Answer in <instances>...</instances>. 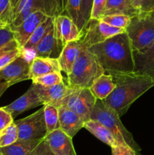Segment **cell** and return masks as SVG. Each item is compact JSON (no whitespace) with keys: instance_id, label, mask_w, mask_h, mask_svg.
Instances as JSON below:
<instances>
[{"instance_id":"1","label":"cell","mask_w":154,"mask_h":155,"mask_svg":"<svg viewBox=\"0 0 154 155\" xmlns=\"http://www.w3.org/2000/svg\"><path fill=\"white\" fill-rule=\"evenodd\" d=\"M88 49L96 56L105 74L134 72L133 49L125 31Z\"/></svg>"},{"instance_id":"2","label":"cell","mask_w":154,"mask_h":155,"mask_svg":"<svg viewBox=\"0 0 154 155\" xmlns=\"http://www.w3.org/2000/svg\"><path fill=\"white\" fill-rule=\"evenodd\" d=\"M116 88L103 102L111 107L119 117L128 111L130 106L143 93L154 86V82L144 76L130 74L110 73Z\"/></svg>"},{"instance_id":"3","label":"cell","mask_w":154,"mask_h":155,"mask_svg":"<svg viewBox=\"0 0 154 155\" xmlns=\"http://www.w3.org/2000/svg\"><path fill=\"white\" fill-rule=\"evenodd\" d=\"M105 71L96 56L82 45L78 58L67 75L68 86L72 89H89Z\"/></svg>"},{"instance_id":"4","label":"cell","mask_w":154,"mask_h":155,"mask_svg":"<svg viewBox=\"0 0 154 155\" xmlns=\"http://www.w3.org/2000/svg\"><path fill=\"white\" fill-rule=\"evenodd\" d=\"M90 120L98 121L110 130L119 145L128 146L135 151L137 155L140 154V146L134 141L132 134L122 124L119 114L101 100L97 99Z\"/></svg>"},{"instance_id":"5","label":"cell","mask_w":154,"mask_h":155,"mask_svg":"<svg viewBox=\"0 0 154 155\" xmlns=\"http://www.w3.org/2000/svg\"><path fill=\"white\" fill-rule=\"evenodd\" d=\"M125 31L133 50L148 49L154 43V12H140L131 17Z\"/></svg>"},{"instance_id":"6","label":"cell","mask_w":154,"mask_h":155,"mask_svg":"<svg viewBox=\"0 0 154 155\" xmlns=\"http://www.w3.org/2000/svg\"><path fill=\"white\" fill-rule=\"evenodd\" d=\"M66 5V0H19L10 27H18L36 12H42L53 18L65 15Z\"/></svg>"},{"instance_id":"7","label":"cell","mask_w":154,"mask_h":155,"mask_svg":"<svg viewBox=\"0 0 154 155\" xmlns=\"http://www.w3.org/2000/svg\"><path fill=\"white\" fill-rule=\"evenodd\" d=\"M125 32V30L116 28L103 22L101 20L91 19L83 27L79 41L86 48L104 42L109 38Z\"/></svg>"},{"instance_id":"8","label":"cell","mask_w":154,"mask_h":155,"mask_svg":"<svg viewBox=\"0 0 154 155\" xmlns=\"http://www.w3.org/2000/svg\"><path fill=\"white\" fill-rule=\"evenodd\" d=\"M96 98L89 89H72L63 100L60 107H67L78 114L85 123L90 120L96 103Z\"/></svg>"},{"instance_id":"9","label":"cell","mask_w":154,"mask_h":155,"mask_svg":"<svg viewBox=\"0 0 154 155\" xmlns=\"http://www.w3.org/2000/svg\"><path fill=\"white\" fill-rule=\"evenodd\" d=\"M20 140H39L44 139L47 136V128L44 116V108L23 119L14 120Z\"/></svg>"},{"instance_id":"10","label":"cell","mask_w":154,"mask_h":155,"mask_svg":"<svg viewBox=\"0 0 154 155\" xmlns=\"http://www.w3.org/2000/svg\"><path fill=\"white\" fill-rule=\"evenodd\" d=\"M30 62L31 61L22 53L13 61L0 70V81L14 85L24 80H30Z\"/></svg>"},{"instance_id":"11","label":"cell","mask_w":154,"mask_h":155,"mask_svg":"<svg viewBox=\"0 0 154 155\" xmlns=\"http://www.w3.org/2000/svg\"><path fill=\"white\" fill-rule=\"evenodd\" d=\"M54 26L56 41L62 48L69 42L80 39L81 32L76 24L66 15H59L54 18Z\"/></svg>"},{"instance_id":"12","label":"cell","mask_w":154,"mask_h":155,"mask_svg":"<svg viewBox=\"0 0 154 155\" xmlns=\"http://www.w3.org/2000/svg\"><path fill=\"white\" fill-rule=\"evenodd\" d=\"M48 18V17L43 12H36L18 27H10L14 35L15 40L18 42L21 49L27 43L36 28L42 23L46 21Z\"/></svg>"},{"instance_id":"13","label":"cell","mask_w":154,"mask_h":155,"mask_svg":"<svg viewBox=\"0 0 154 155\" xmlns=\"http://www.w3.org/2000/svg\"><path fill=\"white\" fill-rule=\"evenodd\" d=\"M33 85L43 105L50 104L59 107L70 91V88L65 84L64 82L51 86H43L33 83Z\"/></svg>"},{"instance_id":"14","label":"cell","mask_w":154,"mask_h":155,"mask_svg":"<svg viewBox=\"0 0 154 155\" xmlns=\"http://www.w3.org/2000/svg\"><path fill=\"white\" fill-rule=\"evenodd\" d=\"M42 104H43L42 101L39 98L37 93L35 91L33 85L32 84L24 95H21L20 98L9 104L8 105L3 107V108L8 112L12 118L14 120L15 117H17L23 112L31 110Z\"/></svg>"},{"instance_id":"15","label":"cell","mask_w":154,"mask_h":155,"mask_svg":"<svg viewBox=\"0 0 154 155\" xmlns=\"http://www.w3.org/2000/svg\"><path fill=\"white\" fill-rule=\"evenodd\" d=\"M134 73L144 76L154 82V43L145 51L133 50Z\"/></svg>"},{"instance_id":"16","label":"cell","mask_w":154,"mask_h":155,"mask_svg":"<svg viewBox=\"0 0 154 155\" xmlns=\"http://www.w3.org/2000/svg\"><path fill=\"white\" fill-rule=\"evenodd\" d=\"M45 139L54 155H77L74 149L72 139L60 129L48 133Z\"/></svg>"},{"instance_id":"17","label":"cell","mask_w":154,"mask_h":155,"mask_svg":"<svg viewBox=\"0 0 154 155\" xmlns=\"http://www.w3.org/2000/svg\"><path fill=\"white\" fill-rule=\"evenodd\" d=\"M60 129L70 138H73L81 129L84 128L83 120L67 107H58Z\"/></svg>"},{"instance_id":"18","label":"cell","mask_w":154,"mask_h":155,"mask_svg":"<svg viewBox=\"0 0 154 155\" xmlns=\"http://www.w3.org/2000/svg\"><path fill=\"white\" fill-rule=\"evenodd\" d=\"M63 48L57 44L55 39L54 23L42 40L39 42L34 51V57L51 58L57 59Z\"/></svg>"},{"instance_id":"19","label":"cell","mask_w":154,"mask_h":155,"mask_svg":"<svg viewBox=\"0 0 154 155\" xmlns=\"http://www.w3.org/2000/svg\"><path fill=\"white\" fill-rule=\"evenodd\" d=\"M54 72H61L57 59L33 57L30 62V80Z\"/></svg>"},{"instance_id":"20","label":"cell","mask_w":154,"mask_h":155,"mask_svg":"<svg viewBox=\"0 0 154 155\" xmlns=\"http://www.w3.org/2000/svg\"><path fill=\"white\" fill-rule=\"evenodd\" d=\"M82 45L79 40L69 42L65 45L57 58L60 71L66 74L70 73L72 66L79 55Z\"/></svg>"},{"instance_id":"21","label":"cell","mask_w":154,"mask_h":155,"mask_svg":"<svg viewBox=\"0 0 154 155\" xmlns=\"http://www.w3.org/2000/svg\"><path fill=\"white\" fill-rule=\"evenodd\" d=\"M115 88L116 84L113 81L112 76L110 74H104L94 82L89 89L96 99L103 101L113 92Z\"/></svg>"},{"instance_id":"22","label":"cell","mask_w":154,"mask_h":155,"mask_svg":"<svg viewBox=\"0 0 154 155\" xmlns=\"http://www.w3.org/2000/svg\"><path fill=\"white\" fill-rule=\"evenodd\" d=\"M84 128L86 129L95 137L98 138L99 140L111 148L119 146L117 141L116 140L113 134L110 133V130H107L104 125L100 124L98 121L89 120L88 121L85 123Z\"/></svg>"},{"instance_id":"23","label":"cell","mask_w":154,"mask_h":155,"mask_svg":"<svg viewBox=\"0 0 154 155\" xmlns=\"http://www.w3.org/2000/svg\"><path fill=\"white\" fill-rule=\"evenodd\" d=\"M53 23H54V18H50V17H48L46 21L42 23L36 28V30L33 32V33L31 35L30 39H28L27 43L21 49L22 53L26 54L28 52H34L39 42L42 40L44 36L49 30L51 26L53 25Z\"/></svg>"},{"instance_id":"24","label":"cell","mask_w":154,"mask_h":155,"mask_svg":"<svg viewBox=\"0 0 154 155\" xmlns=\"http://www.w3.org/2000/svg\"><path fill=\"white\" fill-rule=\"evenodd\" d=\"M138 13L140 12L134 8L128 0H107L104 16L112 15H125L131 18Z\"/></svg>"},{"instance_id":"25","label":"cell","mask_w":154,"mask_h":155,"mask_svg":"<svg viewBox=\"0 0 154 155\" xmlns=\"http://www.w3.org/2000/svg\"><path fill=\"white\" fill-rule=\"evenodd\" d=\"M42 139L20 140L9 146L0 148L2 155H30Z\"/></svg>"},{"instance_id":"26","label":"cell","mask_w":154,"mask_h":155,"mask_svg":"<svg viewBox=\"0 0 154 155\" xmlns=\"http://www.w3.org/2000/svg\"><path fill=\"white\" fill-rule=\"evenodd\" d=\"M43 108L47 133H50L54 130H57V129H60L58 107L54 105L45 104V105H44Z\"/></svg>"},{"instance_id":"27","label":"cell","mask_w":154,"mask_h":155,"mask_svg":"<svg viewBox=\"0 0 154 155\" xmlns=\"http://www.w3.org/2000/svg\"><path fill=\"white\" fill-rule=\"evenodd\" d=\"M65 15L69 17L78 27H81V0H66Z\"/></svg>"},{"instance_id":"28","label":"cell","mask_w":154,"mask_h":155,"mask_svg":"<svg viewBox=\"0 0 154 155\" xmlns=\"http://www.w3.org/2000/svg\"><path fill=\"white\" fill-rule=\"evenodd\" d=\"M18 140V129L14 122L0 132V148L9 146Z\"/></svg>"},{"instance_id":"29","label":"cell","mask_w":154,"mask_h":155,"mask_svg":"<svg viewBox=\"0 0 154 155\" xmlns=\"http://www.w3.org/2000/svg\"><path fill=\"white\" fill-rule=\"evenodd\" d=\"M100 20L112 27L125 30L131 21V17L125 15H112L104 16Z\"/></svg>"},{"instance_id":"30","label":"cell","mask_w":154,"mask_h":155,"mask_svg":"<svg viewBox=\"0 0 154 155\" xmlns=\"http://www.w3.org/2000/svg\"><path fill=\"white\" fill-rule=\"evenodd\" d=\"M33 83L43 86H51L63 83V78L61 72H54L33 79Z\"/></svg>"},{"instance_id":"31","label":"cell","mask_w":154,"mask_h":155,"mask_svg":"<svg viewBox=\"0 0 154 155\" xmlns=\"http://www.w3.org/2000/svg\"><path fill=\"white\" fill-rule=\"evenodd\" d=\"M0 20L8 26L11 25L14 21V8L11 0H0Z\"/></svg>"},{"instance_id":"32","label":"cell","mask_w":154,"mask_h":155,"mask_svg":"<svg viewBox=\"0 0 154 155\" xmlns=\"http://www.w3.org/2000/svg\"><path fill=\"white\" fill-rule=\"evenodd\" d=\"M94 0H81V27L80 32L86 23L91 19Z\"/></svg>"},{"instance_id":"33","label":"cell","mask_w":154,"mask_h":155,"mask_svg":"<svg viewBox=\"0 0 154 155\" xmlns=\"http://www.w3.org/2000/svg\"><path fill=\"white\" fill-rule=\"evenodd\" d=\"M107 1V0H94L91 16V19L100 20L104 16Z\"/></svg>"},{"instance_id":"34","label":"cell","mask_w":154,"mask_h":155,"mask_svg":"<svg viewBox=\"0 0 154 155\" xmlns=\"http://www.w3.org/2000/svg\"><path fill=\"white\" fill-rule=\"evenodd\" d=\"M21 54H22V51H21V48H16V49L11 50V51L2 55L0 57V70L7 66L8 64L13 61L15 58H17Z\"/></svg>"},{"instance_id":"35","label":"cell","mask_w":154,"mask_h":155,"mask_svg":"<svg viewBox=\"0 0 154 155\" xmlns=\"http://www.w3.org/2000/svg\"><path fill=\"white\" fill-rule=\"evenodd\" d=\"M13 40H15L14 35L10 26L0 29V48L5 46Z\"/></svg>"},{"instance_id":"36","label":"cell","mask_w":154,"mask_h":155,"mask_svg":"<svg viewBox=\"0 0 154 155\" xmlns=\"http://www.w3.org/2000/svg\"><path fill=\"white\" fill-rule=\"evenodd\" d=\"M30 155H54L51 151L48 142L45 139H42Z\"/></svg>"},{"instance_id":"37","label":"cell","mask_w":154,"mask_h":155,"mask_svg":"<svg viewBox=\"0 0 154 155\" xmlns=\"http://www.w3.org/2000/svg\"><path fill=\"white\" fill-rule=\"evenodd\" d=\"M14 122V119L8 112L6 111L3 107H0V132L8 127Z\"/></svg>"},{"instance_id":"38","label":"cell","mask_w":154,"mask_h":155,"mask_svg":"<svg viewBox=\"0 0 154 155\" xmlns=\"http://www.w3.org/2000/svg\"><path fill=\"white\" fill-rule=\"evenodd\" d=\"M139 12H154V0H139Z\"/></svg>"},{"instance_id":"39","label":"cell","mask_w":154,"mask_h":155,"mask_svg":"<svg viewBox=\"0 0 154 155\" xmlns=\"http://www.w3.org/2000/svg\"><path fill=\"white\" fill-rule=\"evenodd\" d=\"M113 155H137L135 151L128 146L119 145L115 148H112Z\"/></svg>"},{"instance_id":"40","label":"cell","mask_w":154,"mask_h":155,"mask_svg":"<svg viewBox=\"0 0 154 155\" xmlns=\"http://www.w3.org/2000/svg\"><path fill=\"white\" fill-rule=\"evenodd\" d=\"M20 48L19 45H18V42H16V40H13L11 42H9L8 44L4 46L3 48H0V57L3 54H5V53L8 52V51H11V50L16 49V48Z\"/></svg>"},{"instance_id":"41","label":"cell","mask_w":154,"mask_h":155,"mask_svg":"<svg viewBox=\"0 0 154 155\" xmlns=\"http://www.w3.org/2000/svg\"><path fill=\"white\" fill-rule=\"evenodd\" d=\"M11 86H13L11 83H7V82L0 81V98L3 95L5 92Z\"/></svg>"},{"instance_id":"42","label":"cell","mask_w":154,"mask_h":155,"mask_svg":"<svg viewBox=\"0 0 154 155\" xmlns=\"http://www.w3.org/2000/svg\"><path fill=\"white\" fill-rule=\"evenodd\" d=\"M128 1H129V2L131 3V5L134 7V8H135L136 10L137 11V12H139V11H138L139 0H128Z\"/></svg>"},{"instance_id":"43","label":"cell","mask_w":154,"mask_h":155,"mask_svg":"<svg viewBox=\"0 0 154 155\" xmlns=\"http://www.w3.org/2000/svg\"><path fill=\"white\" fill-rule=\"evenodd\" d=\"M18 2H19V0H11V2L12 6H13L14 8V9L15 8H16L17 5H18Z\"/></svg>"},{"instance_id":"44","label":"cell","mask_w":154,"mask_h":155,"mask_svg":"<svg viewBox=\"0 0 154 155\" xmlns=\"http://www.w3.org/2000/svg\"><path fill=\"white\" fill-rule=\"evenodd\" d=\"M8 27L7 24H5V23L3 22V21H2L1 20H0V29L4 28V27Z\"/></svg>"},{"instance_id":"45","label":"cell","mask_w":154,"mask_h":155,"mask_svg":"<svg viewBox=\"0 0 154 155\" xmlns=\"http://www.w3.org/2000/svg\"><path fill=\"white\" fill-rule=\"evenodd\" d=\"M0 155H2V152H1V151H0Z\"/></svg>"},{"instance_id":"46","label":"cell","mask_w":154,"mask_h":155,"mask_svg":"<svg viewBox=\"0 0 154 155\" xmlns=\"http://www.w3.org/2000/svg\"><path fill=\"white\" fill-rule=\"evenodd\" d=\"M112 155H113V154H112Z\"/></svg>"}]
</instances>
